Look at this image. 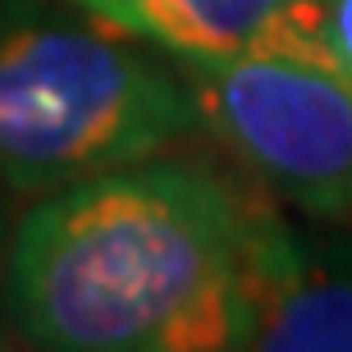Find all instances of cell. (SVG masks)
I'll list each match as a JSON object with an SVG mask.
<instances>
[{
	"instance_id": "6da1fadb",
	"label": "cell",
	"mask_w": 352,
	"mask_h": 352,
	"mask_svg": "<svg viewBox=\"0 0 352 352\" xmlns=\"http://www.w3.org/2000/svg\"><path fill=\"white\" fill-rule=\"evenodd\" d=\"M270 210L210 170L133 160L55 188L14 224L5 311L37 348H243Z\"/></svg>"
},
{
	"instance_id": "7a4b0ae2",
	"label": "cell",
	"mask_w": 352,
	"mask_h": 352,
	"mask_svg": "<svg viewBox=\"0 0 352 352\" xmlns=\"http://www.w3.org/2000/svg\"><path fill=\"white\" fill-rule=\"evenodd\" d=\"M51 0H0V188L55 192L201 129L188 78Z\"/></svg>"
},
{
	"instance_id": "3957f363",
	"label": "cell",
	"mask_w": 352,
	"mask_h": 352,
	"mask_svg": "<svg viewBox=\"0 0 352 352\" xmlns=\"http://www.w3.org/2000/svg\"><path fill=\"white\" fill-rule=\"evenodd\" d=\"M197 115L256 183L316 220L352 215V78L329 60L243 55L188 69Z\"/></svg>"
},
{
	"instance_id": "277c9868",
	"label": "cell",
	"mask_w": 352,
	"mask_h": 352,
	"mask_svg": "<svg viewBox=\"0 0 352 352\" xmlns=\"http://www.w3.org/2000/svg\"><path fill=\"white\" fill-rule=\"evenodd\" d=\"M133 41L192 65L243 55H307L339 65L325 41V0H69Z\"/></svg>"
},
{
	"instance_id": "5b68a950",
	"label": "cell",
	"mask_w": 352,
	"mask_h": 352,
	"mask_svg": "<svg viewBox=\"0 0 352 352\" xmlns=\"http://www.w3.org/2000/svg\"><path fill=\"white\" fill-rule=\"evenodd\" d=\"M243 348L352 352V248H311L270 215L252 265Z\"/></svg>"
},
{
	"instance_id": "8992f818",
	"label": "cell",
	"mask_w": 352,
	"mask_h": 352,
	"mask_svg": "<svg viewBox=\"0 0 352 352\" xmlns=\"http://www.w3.org/2000/svg\"><path fill=\"white\" fill-rule=\"evenodd\" d=\"M325 41L339 69L352 78V0H325Z\"/></svg>"
},
{
	"instance_id": "52a82bcc",
	"label": "cell",
	"mask_w": 352,
	"mask_h": 352,
	"mask_svg": "<svg viewBox=\"0 0 352 352\" xmlns=\"http://www.w3.org/2000/svg\"><path fill=\"white\" fill-rule=\"evenodd\" d=\"M5 248H10V238H5V215H0V325L10 320V311H5Z\"/></svg>"
}]
</instances>
